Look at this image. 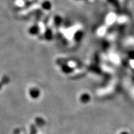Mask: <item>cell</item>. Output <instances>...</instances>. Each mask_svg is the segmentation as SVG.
<instances>
[{
  "label": "cell",
  "mask_w": 134,
  "mask_h": 134,
  "mask_svg": "<svg viewBox=\"0 0 134 134\" xmlns=\"http://www.w3.org/2000/svg\"><path fill=\"white\" fill-rule=\"evenodd\" d=\"M29 94L32 98L36 99L38 98L41 96V91L37 88L32 87V88L29 89Z\"/></svg>",
  "instance_id": "cell-1"
},
{
  "label": "cell",
  "mask_w": 134,
  "mask_h": 134,
  "mask_svg": "<svg viewBox=\"0 0 134 134\" xmlns=\"http://www.w3.org/2000/svg\"><path fill=\"white\" fill-rule=\"evenodd\" d=\"M39 31V27L37 25H34L29 29V33L32 36H35V35L38 34Z\"/></svg>",
  "instance_id": "cell-2"
},
{
  "label": "cell",
  "mask_w": 134,
  "mask_h": 134,
  "mask_svg": "<svg viewBox=\"0 0 134 134\" xmlns=\"http://www.w3.org/2000/svg\"><path fill=\"white\" fill-rule=\"evenodd\" d=\"M44 37L47 41H51L53 37V34H52V30L50 29V28H48L47 29L46 31V32L44 34Z\"/></svg>",
  "instance_id": "cell-3"
},
{
  "label": "cell",
  "mask_w": 134,
  "mask_h": 134,
  "mask_svg": "<svg viewBox=\"0 0 134 134\" xmlns=\"http://www.w3.org/2000/svg\"><path fill=\"white\" fill-rule=\"evenodd\" d=\"M10 81L9 78L8 76H3L1 79V81H0V90L2 88L3 85H7L8 83H9Z\"/></svg>",
  "instance_id": "cell-4"
},
{
  "label": "cell",
  "mask_w": 134,
  "mask_h": 134,
  "mask_svg": "<svg viewBox=\"0 0 134 134\" xmlns=\"http://www.w3.org/2000/svg\"><path fill=\"white\" fill-rule=\"evenodd\" d=\"M42 7L45 10H50L52 8V4L49 1H44L42 4Z\"/></svg>",
  "instance_id": "cell-5"
},
{
  "label": "cell",
  "mask_w": 134,
  "mask_h": 134,
  "mask_svg": "<svg viewBox=\"0 0 134 134\" xmlns=\"http://www.w3.org/2000/svg\"><path fill=\"white\" fill-rule=\"evenodd\" d=\"M36 124L40 127L44 125L45 123H46V122H45V120H43L42 118H41V117H37L36 119Z\"/></svg>",
  "instance_id": "cell-6"
},
{
  "label": "cell",
  "mask_w": 134,
  "mask_h": 134,
  "mask_svg": "<svg viewBox=\"0 0 134 134\" xmlns=\"http://www.w3.org/2000/svg\"><path fill=\"white\" fill-rule=\"evenodd\" d=\"M53 21H54V24L55 26L57 27L60 26L62 23V18H60V16H56L54 17V20H53Z\"/></svg>",
  "instance_id": "cell-7"
},
{
  "label": "cell",
  "mask_w": 134,
  "mask_h": 134,
  "mask_svg": "<svg viewBox=\"0 0 134 134\" xmlns=\"http://www.w3.org/2000/svg\"><path fill=\"white\" fill-rule=\"evenodd\" d=\"M62 70L64 72V73H70V72L72 71V68H70V66H67V65H63L62 66Z\"/></svg>",
  "instance_id": "cell-8"
},
{
  "label": "cell",
  "mask_w": 134,
  "mask_h": 134,
  "mask_svg": "<svg viewBox=\"0 0 134 134\" xmlns=\"http://www.w3.org/2000/svg\"><path fill=\"white\" fill-rule=\"evenodd\" d=\"M88 99H89V97L87 94H83V96L81 97V100L82 102H83V103H86V101H88Z\"/></svg>",
  "instance_id": "cell-9"
},
{
  "label": "cell",
  "mask_w": 134,
  "mask_h": 134,
  "mask_svg": "<svg viewBox=\"0 0 134 134\" xmlns=\"http://www.w3.org/2000/svg\"><path fill=\"white\" fill-rule=\"evenodd\" d=\"M37 133V129L35 125H32L31 126V134H36Z\"/></svg>",
  "instance_id": "cell-10"
}]
</instances>
